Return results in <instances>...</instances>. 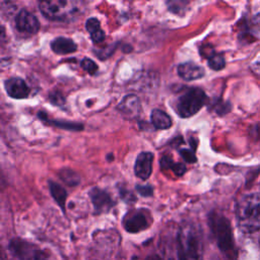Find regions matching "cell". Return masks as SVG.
Returning a JSON list of instances; mask_svg holds the SVG:
<instances>
[{
  "label": "cell",
  "instance_id": "obj_25",
  "mask_svg": "<svg viewBox=\"0 0 260 260\" xmlns=\"http://www.w3.org/2000/svg\"><path fill=\"white\" fill-rule=\"evenodd\" d=\"M179 153L180 155L184 158V160L186 162L189 164H194L197 161V157L194 153L193 149H188V148H180L179 149Z\"/></svg>",
  "mask_w": 260,
  "mask_h": 260
},
{
  "label": "cell",
  "instance_id": "obj_13",
  "mask_svg": "<svg viewBox=\"0 0 260 260\" xmlns=\"http://www.w3.org/2000/svg\"><path fill=\"white\" fill-rule=\"evenodd\" d=\"M177 71L179 76L187 81L196 80L204 76V69L198 64L191 61L181 63L178 66Z\"/></svg>",
  "mask_w": 260,
  "mask_h": 260
},
{
  "label": "cell",
  "instance_id": "obj_19",
  "mask_svg": "<svg viewBox=\"0 0 260 260\" xmlns=\"http://www.w3.org/2000/svg\"><path fill=\"white\" fill-rule=\"evenodd\" d=\"M160 168L164 170H172L173 173L178 177L183 176L186 172V166L184 164L175 162L172 157L168 155H164L160 158Z\"/></svg>",
  "mask_w": 260,
  "mask_h": 260
},
{
  "label": "cell",
  "instance_id": "obj_26",
  "mask_svg": "<svg viewBox=\"0 0 260 260\" xmlns=\"http://www.w3.org/2000/svg\"><path fill=\"white\" fill-rule=\"evenodd\" d=\"M119 193H120V196H121L122 200L125 201L126 203H133V202L136 201V197L134 196V194L131 191L125 189V188L120 187L119 188Z\"/></svg>",
  "mask_w": 260,
  "mask_h": 260
},
{
  "label": "cell",
  "instance_id": "obj_34",
  "mask_svg": "<svg viewBox=\"0 0 260 260\" xmlns=\"http://www.w3.org/2000/svg\"><path fill=\"white\" fill-rule=\"evenodd\" d=\"M212 260H218V259H217V258H215V257H214V258H213V259H212Z\"/></svg>",
  "mask_w": 260,
  "mask_h": 260
},
{
  "label": "cell",
  "instance_id": "obj_24",
  "mask_svg": "<svg viewBox=\"0 0 260 260\" xmlns=\"http://www.w3.org/2000/svg\"><path fill=\"white\" fill-rule=\"evenodd\" d=\"M80 66H81V68L84 70V71H86L88 74H91V75H93V74H95V72L98 71V65L95 64V62L94 61H92L91 59H89V58H84V59H82V61H81V63H80Z\"/></svg>",
  "mask_w": 260,
  "mask_h": 260
},
{
  "label": "cell",
  "instance_id": "obj_17",
  "mask_svg": "<svg viewBox=\"0 0 260 260\" xmlns=\"http://www.w3.org/2000/svg\"><path fill=\"white\" fill-rule=\"evenodd\" d=\"M85 28L88 31L91 41L94 44L101 43L105 40V32L101 27L100 21L95 17H90L85 21Z\"/></svg>",
  "mask_w": 260,
  "mask_h": 260
},
{
  "label": "cell",
  "instance_id": "obj_28",
  "mask_svg": "<svg viewBox=\"0 0 260 260\" xmlns=\"http://www.w3.org/2000/svg\"><path fill=\"white\" fill-rule=\"evenodd\" d=\"M49 101H50L53 105L58 106V107L62 106V105L64 104V102H65V101H64L63 95H62L59 91L51 92V93L49 94Z\"/></svg>",
  "mask_w": 260,
  "mask_h": 260
},
{
  "label": "cell",
  "instance_id": "obj_15",
  "mask_svg": "<svg viewBox=\"0 0 260 260\" xmlns=\"http://www.w3.org/2000/svg\"><path fill=\"white\" fill-rule=\"evenodd\" d=\"M38 116L42 121L48 123L49 125H52V126H55V127H58L61 129L72 130V131H80L83 129V125L81 123L63 121V120H52V119H49L48 116L44 112H39Z\"/></svg>",
  "mask_w": 260,
  "mask_h": 260
},
{
  "label": "cell",
  "instance_id": "obj_10",
  "mask_svg": "<svg viewBox=\"0 0 260 260\" xmlns=\"http://www.w3.org/2000/svg\"><path fill=\"white\" fill-rule=\"evenodd\" d=\"M4 88L10 98L16 100L26 99L30 92L28 85L20 77H10L6 79L4 81Z\"/></svg>",
  "mask_w": 260,
  "mask_h": 260
},
{
  "label": "cell",
  "instance_id": "obj_21",
  "mask_svg": "<svg viewBox=\"0 0 260 260\" xmlns=\"http://www.w3.org/2000/svg\"><path fill=\"white\" fill-rule=\"evenodd\" d=\"M207 63H208V66L212 70L218 71V70H221V69L224 68V66H225V59H224L223 55H221L219 53H216V52H213L207 58Z\"/></svg>",
  "mask_w": 260,
  "mask_h": 260
},
{
  "label": "cell",
  "instance_id": "obj_23",
  "mask_svg": "<svg viewBox=\"0 0 260 260\" xmlns=\"http://www.w3.org/2000/svg\"><path fill=\"white\" fill-rule=\"evenodd\" d=\"M212 110L219 116H223L231 111V104L221 100H214L211 104Z\"/></svg>",
  "mask_w": 260,
  "mask_h": 260
},
{
  "label": "cell",
  "instance_id": "obj_31",
  "mask_svg": "<svg viewBox=\"0 0 260 260\" xmlns=\"http://www.w3.org/2000/svg\"><path fill=\"white\" fill-rule=\"evenodd\" d=\"M252 69L254 70V72H255L256 74L260 75V60H258V61H256V62L253 63Z\"/></svg>",
  "mask_w": 260,
  "mask_h": 260
},
{
  "label": "cell",
  "instance_id": "obj_16",
  "mask_svg": "<svg viewBox=\"0 0 260 260\" xmlns=\"http://www.w3.org/2000/svg\"><path fill=\"white\" fill-rule=\"evenodd\" d=\"M48 184H49V190H50V193H51L53 199L56 201V203L59 205V207L65 214V212H66L65 205H66V199H67L66 190L61 185H59L58 183H56L54 181L50 180Z\"/></svg>",
  "mask_w": 260,
  "mask_h": 260
},
{
  "label": "cell",
  "instance_id": "obj_22",
  "mask_svg": "<svg viewBox=\"0 0 260 260\" xmlns=\"http://www.w3.org/2000/svg\"><path fill=\"white\" fill-rule=\"evenodd\" d=\"M166 4L172 13L183 15L184 12L186 11L188 2L184 0H171V1H167Z\"/></svg>",
  "mask_w": 260,
  "mask_h": 260
},
{
  "label": "cell",
  "instance_id": "obj_6",
  "mask_svg": "<svg viewBox=\"0 0 260 260\" xmlns=\"http://www.w3.org/2000/svg\"><path fill=\"white\" fill-rule=\"evenodd\" d=\"M207 95L200 87H189L177 100L176 112L182 118L197 114L206 104Z\"/></svg>",
  "mask_w": 260,
  "mask_h": 260
},
{
  "label": "cell",
  "instance_id": "obj_14",
  "mask_svg": "<svg viewBox=\"0 0 260 260\" xmlns=\"http://www.w3.org/2000/svg\"><path fill=\"white\" fill-rule=\"evenodd\" d=\"M51 49L54 53L58 55H66L76 51L77 45L72 39L65 38V37H57L52 40Z\"/></svg>",
  "mask_w": 260,
  "mask_h": 260
},
{
  "label": "cell",
  "instance_id": "obj_8",
  "mask_svg": "<svg viewBox=\"0 0 260 260\" xmlns=\"http://www.w3.org/2000/svg\"><path fill=\"white\" fill-rule=\"evenodd\" d=\"M88 195L95 214L108 213L115 206V201L112 199L110 194L103 189L93 187L89 190Z\"/></svg>",
  "mask_w": 260,
  "mask_h": 260
},
{
  "label": "cell",
  "instance_id": "obj_2",
  "mask_svg": "<svg viewBox=\"0 0 260 260\" xmlns=\"http://www.w3.org/2000/svg\"><path fill=\"white\" fill-rule=\"evenodd\" d=\"M178 260H203L200 230L192 222H184L177 233Z\"/></svg>",
  "mask_w": 260,
  "mask_h": 260
},
{
  "label": "cell",
  "instance_id": "obj_33",
  "mask_svg": "<svg viewBox=\"0 0 260 260\" xmlns=\"http://www.w3.org/2000/svg\"><path fill=\"white\" fill-rule=\"evenodd\" d=\"M107 158H108V159H110V160H112V159H113V155H112V153H109V155L107 156Z\"/></svg>",
  "mask_w": 260,
  "mask_h": 260
},
{
  "label": "cell",
  "instance_id": "obj_30",
  "mask_svg": "<svg viewBox=\"0 0 260 260\" xmlns=\"http://www.w3.org/2000/svg\"><path fill=\"white\" fill-rule=\"evenodd\" d=\"M250 27L257 31H260V11L251 18Z\"/></svg>",
  "mask_w": 260,
  "mask_h": 260
},
{
  "label": "cell",
  "instance_id": "obj_20",
  "mask_svg": "<svg viewBox=\"0 0 260 260\" xmlns=\"http://www.w3.org/2000/svg\"><path fill=\"white\" fill-rule=\"evenodd\" d=\"M58 176L66 185L71 187L78 185L80 182V178L78 174L70 169H62L61 171H59Z\"/></svg>",
  "mask_w": 260,
  "mask_h": 260
},
{
  "label": "cell",
  "instance_id": "obj_7",
  "mask_svg": "<svg viewBox=\"0 0 260 260\" xmlns=\"http://www.w3.org/2000/svg\"><path fill=\"white\" fill-rule=\"evenodd\" d=\"M151 224V215L145 208L133 209L128 211L123 219L122 225L129 234H138L145 231Z\"/></svg>",
  "mask_w": 260,
  "mask_h": 260
},
{
  "label": "cell",
  "instance_id": "obj_27",
  "mask_svg": "<svg viewBox=\"0 0 260 260\" xmlns=\"http://www.w3.org/2000/svg\"><path fill=\"white\" fill-rule=\"evenodd\" d=\"M137 192L142 197H151L153 195V188L150 185H136Z\"/></svg>",
  "mask_w": 260,
  "mask_h": 260
},
{
  "label": "cell",
  "instance_id": "obj_32",
  "mask_svg": "<svg viewBox=\"0 0 260 260\" xmlns=\"http://www.w3.org/2000/svg\"><path fill=\"white\" fill-rule=\"evenodd\" d=\"M144 260H161L158 254H150L144 258Z\"/></svg>",
  "mask_w": 260,
  "mask_h": 260
},
{
  "label": "cell",
  "instance_id": "obj_29",
  "mask_svg": "<svg viewBox=\"0 0 260 260\" xmlns=\"http://www.w3.org/2000/svg\"><path fill=\"white\" fill-rule=\"evenodd\" d=\"M106 50H99L95 52V54L101 58V59H105V58H109L113 52L115 51V45L109 46L108 48H105Z\"/></svg>",
  "mask_w": 260,
  "mask_h": 260
},
{
  "label": "cell",
  "instance_id": "obj_1",
  "mask_svg": "<svg viewBox=\"0 0 260 260\" xmlns=\"http://www.w3.org/2000/svg\"><path fill=\"white\" fill-rule=\"evenodd\" d=\"M207 222L217 248L224 256L225 260H236L237 249L229 218L217 211H211L208 214Z\"/></svg>",
  "mask_w": 260,
  "mask_h": 260
},
{
  "label": "cell",
  "instance_id": "obj_5",
  "mask_svg": "<svg viewBox=\"0 0 260 260\" xmlns=\"http://www.w3.org/2000/svg\"><path fill=\"white\" fill-rule=\"evenodd\" d=\"M7 250L14 260H50L51 253L39 247L32 242L21 238H12L8 245Z\"/></svg>",
  "mask_w": 260,
  "mask_h": 260
},
{
  "label": "cell",
  "instance_id": "obj_35",
  "mask_svg": "<svg viewBox=\"0 0 260 260\" xmlns=\"http://www.w3.org/2000/svg\"><path fill=\"white\" fill-rule=\"evenodd\" d=\"M170 260H174V259H170Z\"/></svg>",
  "mask_w": 260,
  "mask_h": 260
},
{
  "label": "cell",
  "instance_id": "obj_9",
  "mask_svg": "<svg viewBox=\"0 0 260 260\" xmlns=\"http://www.w3.org/2000/svg\"><path fill=\"white\" fill-rule=\"evenodd\" d=\"M15 25L19 31L28 35H35L40 29V22L37 16L25 9H21L17 13Z\"/></svg>",
  "mask_w": 260,
  "mask_h": 260
},
{
  "label": "cell",
  "instance_id": "obj_11",
  "mask_svg": "<svg viewBox=\"0 0 260 260\" xmlns=\"http://www.w3.org/2000/svg\"><path fill=\"white\" fill-rule=\"evenodd\" d=\"M153 158L154 155L150 151H142L137 155L134 164V173L136 177L142 181H146L150 177Z\"/></svg>",
  "mask_w": 260,
  "mask_h": 260
},
{
  "label": "cell",
  "instance_id": "obj_3",
  "mask_svg": "<svg viewBox=\"0 0 260 260\" xmlns=\"http://www.w3.org/2000/svg\"><path fill=\"white\" fill-rule=\"evenodd\" d=\"M236 220L244 233H255L260 230V192L243 196L236 205Z\"/></svg>",
  "mask_w": 260,
  "mask_h": 260
},
{
  "label": "cell",
  "instance_id": "obj_12",
  "mask_svg": "<svg viewBox=\"0 0 260 260\" xmlns=\"http://www.w3.org/2000/svg\"><path fill=\"white\" fill-rule=\"evenodd\" d=\"M117 109L120 111L122 115L129 119H134L136 118L140 111H141V106H140V101L135 94H127L123 98V100L118 104Z\"/></svg>",
  "mask_w": 260,
  "mask_h": 260
},
{
  "label": "cell",
  "instance_id": "obj_18",
  "mask_svg": "<svg viewBox=\"0 0 260 260\" xmlns=\"http://www.w3.org/2000/svg\"><path fill=\"white\" fill-rule=\"evenodd\" d=\"M151 124L154 126L155 129H168L172 126V118L164 111L159 109H154L150 115Z\"/></svg>",
  "mask_w": 260,
  "mask_h": 260
},
{
  "label": "cell",
  "instance_id": "obj_4",
  "mask_svg": "<svg viewBox=\"0 0 260 260\" xmlns=\"http://www.w3.org/2000/svg\"><path fill=\"white\" fill-rule=\"evenodd\" d=\"M80 4L79 2L67 0H45L39 2V9L50 20L66 21L77 14Z\"/></svg>",
  "mask_w": 260,
  "mask_h": 260
}]
</instances>
